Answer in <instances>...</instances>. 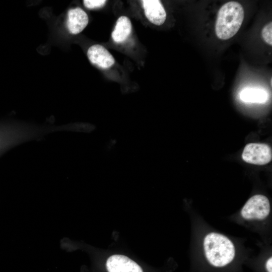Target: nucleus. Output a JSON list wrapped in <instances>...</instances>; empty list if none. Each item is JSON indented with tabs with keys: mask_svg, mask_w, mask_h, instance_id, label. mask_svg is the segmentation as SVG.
I'll return each mask as SVG.
<instances>
[{
	"mask_svg": "<svg viewBox=\"0 0 272 272\" xmlns=\"http://www.w3.org/2000/svg\"><path fill=\"white\" fill-rule=\"evenodd\" d=\"M145 14L149 21L154 25L160 26L166 19V13L161 1L159 0L142 1Z\"/></svg>",
	"mask_w": 272,
	"mask_h": 272,
	"instance_id": "7",
	"label": "nucleus"
},
{
	"mask_svg": "<svg viewBox=\"0 0 272 272\" xmlns=\"http://www.w3.org/2000/svg\"><path fill=\"white\" fill-rule=\"evenodd\" d=\"M106 2V1L105 0L83 1V4L84 6L89 9H94L101 8L105 5Z\"/></svg>",
	"mask_w": 272,
	"mask_h": 272,
	"instance_id": "12",
	"label": "nucleus"
},
{
	"mask_svg": "<svg viewBox=\"0 0 272 272\" xmlns=\"http://www.w3.org/2000/svg\"><path fill=\"white\" fill-rule=\"evenodd\" d=\"M242 158L244 161L249 164L264 165L271 160V149L265 144L249 143L245 146Z\"/></svg>",
	"mask_w": 272,
	"mask_h": 272,
	"instance_id": "4",
	"label": "nucleus"
},
{
	"mask_svg": "<svg viewBox=\"0 0 272 272\" xmlns=\"http://www.w3.org/2000/svg\"><path fill=\"white\" fill-rule=\"evenodd\" d=\"M242 6L235 1L228 2L219 9L215 24V33L221 40L233 37L239 31L244 18Z\"/></svg>",
	"mask_w": 272,
	"mask_h": 272,
	"instance_id": "3",
	"label": "nucleus"
},
{
	"mask_svg": "<svg viewBox=\"0 0 272 272\" xmlns=\"http://www.w3.org/2000/svg\"><path fill=\"white\" fill-rule=\"evenodd\" d=\"M90 61L97 66L106 69L111 67L115 62L112 54L102 45L95 44L90 46L87 51Z\"/></svg>",
	"mask_w": 272,
	"mask_h": 272,
	"instance_id": "6",
	"label": "nucleus"
},
{
	"mask_svg": "<svg viewBox=\"0 0 272 272\" xmlns=\"http://www.w3.org/2000/svg\"><path fill=\"white\" fill-rule=\"evenodd\" d=\"M131 30L132 25L130 19L127 17L122 16L116 21L111 33L112 38L116 43H122L128 38Z\"/></svg>",
	"mask_w": 272,
	"mask_h": 272,
	"instance_id": "9",
	"label": "nucleus"
},
{
	"mask_svg": "<svg viewBox=\"0 0 272 272\" xmlns=\"http://www.w3.org/2000/svg\"><path fill=\"white\" fill-rule=\"evenodd\" d=\"M106 266L108 272H143L141 266L135 261L119 254L110 256Z\"/></svg>",
	"mask_w": 272,
	"mask_h": 272,
	"instance_id": "5",
	"label": "nucleus"
},
{
	"mask_svg": "<svg viewBox=\"0 0 272 272\" xmlns=\"http://www.w3.org/2000/svg\"><path fill=\"white\" fill-rule=\"evenodd\" d=\"M191 223L192 255L202 259L215 269L225 268L252 249L245 245V238L234 237L210 225L194 208L189 209Z\"/></svg>",
	"mask_w": 272,
	"mask_h": 272,
	"instance_id": "1",
	"label": "nucleus"
},
{
	"mask_svg": "<svg viewBox=\"0 0 272 272\" xmlns=\"http://www.w3.org/2000/svg\"><path fill=\"white\" fill-rule=\"evenodd\" d=\"M240 97L245 102L261 103L266 100L267 93L259 89L246 88L241 91Z\"/></svg>",
	"mask_w": 272,
	"mask_h": 272,
	"instance_id": "10",
	"label": "nucleus"
},
{
	"mask_svg": "<svg viewBox=\"0 0 272 272\" xmlns=\"http://www.w3.org/2000/svg\"><path fill=\"white\" fill-rule=\"evenodd\" d=\"M261 35L263 40L268 45H272V23L269 22L262 29Z\"/></svg>",
	"mask_w": 272,
	"mask_h": 272,
	"instance_id": "11",
	"label": "nucleus"
},
{
	"mask_svg": "<svg viewBox=\"0 0 272 272\" xmlns=\"http://www.w3.org/2000/svg\"><path fill=\"white\" fill-rule=\"evenodd\" d=\"M88 22V16L81 8L77 7L68 11L67 27L71 34H77L81 32Z\"/></svg>",
	"mask_w": 272,
	"mask_h": 272,
	"instance_id": "8",
	"label": "nucleus"
},
{
	"mask_svg": "<svg viewBox=\"0 0 272 272\" xmlns=\"http://www.w3.org/2000/svg\"><path fill=\"white\" fill-rule=\"evenodd\" d=\"M2 141L3 140H2L1 136L0 135V148H1L2 144Z\"/></svg>",
	"mask_w": 272,
	"mask_h": 272,
	"instance_id": "13",
	"label": "nucleus"
},
{
	"mask_svg": "<svg viewBox=\"0 0 272 272\" xmlns=\"http://www.w3.org/2000/svg\"><path fill=\"white\" fill-rule=\"evenodd\" d=\"M229 220L258 234L263 243H271L272 207L269 198L257 193L251 196Z\"/></svg>",
	"mask_w": 272,
	"mask_h": 272,
	"instance_id": "2",
	"label": "nucleus"
}]
</instances>
